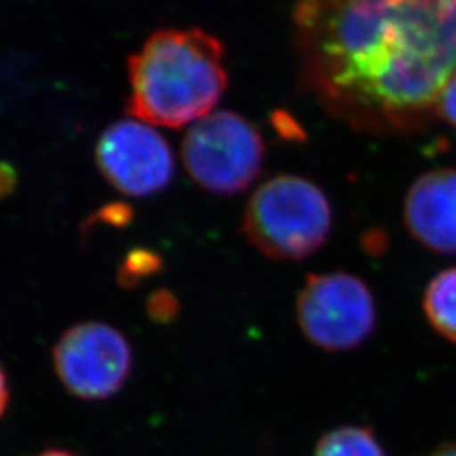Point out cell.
Returning a JSON list of instances; mask_svg holds the SVG:
<instances>
[{
	"label": "cell",
	"instance_id": "obj_12",
	"mask_svg": "<svg viewBox=\"0 0 456 456\" xmlns=\"http://www.w3.org/2000/svg\"><path fill=\"white\" fill-rule=\"evenodd\" d=\"M147 314L156 323H169L180 313V301L176 294L167 289H158L149 296L146 305Z\"/></svg>",
	"mask_w": 456,
	"mask_h": 456
},
{
	"label": "cell",
	"instance_id": "obj_1",
	"mask_svg": "<svg viewBox=\"0 0 456 456\" xmlns=\"http://www.w3.org/2000/svg\"><path fill=\"white\" fill-rule=\"evenodd\" d=\"M301 75L355 127L424 122L456 71V2H305L293 12Z\"/></svg>",
	"mask_w": 456,
	"mask_h": 456
},
{
	"label": "cell",
	"instance_id": "obj_10",
	"mask_svg": "<svg viewBox=\"0 0 456 456\" xmlns=\"http://www.w3.org/2000/svg\"><path fill=\"white\" fill-rule=\"evenodd\" d=\"M314 456H387V453L372 429L363 426H342L322 436Z\"/></svg>",
	"mask_w": 456,
	"mask_h": 456
},
{
	"label": "cell",
	"instance_id": "obj_18",
	"mask_svg": "<svg viewBox=\"0 0 456 456\" xmlns=\"http://www.w3.org/2000/svg\"><path fill=\"white\" fill-rule=\"evenodd\" d=\"M37 456H77L69 452H63V450H48V452H43L41 455Z\"/></svg>",
	"mask_w": 456,
	"mask_h": 456
},
{
	"label": "cell",
	"instance_id": "obj_6",
	"mask_svg": "<svg viewBox=\"0 0 456 456\" xmlns=\"http://www.w3.org/2000/svg\"><path fill=\"white\" fill-rule=\"evenodd\" d=\"M53 363L71 394L103 401L120 391L131 375V343L114 326L86 322L61 335L53 350Z\"/></svg>",
	"mask_w": 456,
	"mask_h": 456
},
{
	"label": "cell",
	"instance_id": "obj_15",
	"mask_svg": "<svg viewBox=\"0 0 456 456\" xmlns=\"http://www.w3.org/2000/svg\"><path fill=\"white\" fill-rule=\"evenodd\" d=\"M16 169L11 164L0 161V198L11 195L16 188Z\"/></svg>",
	"mask_w": 456,
	"mask_h": 456
},
{
	"label": "cell",
	"instance_id": "obj_8",
	"mask_svg": "<svg viewBox=\"0 0 456 456\" xmlns=\"http://www.w3.org/2000/svg\"><path fill=\"white\" fill-rule=\"evenodd\" d=\"M404 220L424 247L456 256V169L431 171L414 181L406 196Z\"/></svg>",
	"mask_w": 456,
	"mask_h": 456
},
{
	"label": "cell",
	"instance_id": "obj_13",
	"mask_svg": "<svg viewBox=\"0 0 456 456\" xmlns=\"http://www.w3.org/2000/svg\"><path fill=\"white\" fill-rule=\"evenodd\" d=\"M132 218H134V212L131 207L127 203L117 201V203H109L102 207L95 215H92L86 227H92L95 224H107L110 227L122 228L129 225Z\"/></svg>",
	"mask_w": 456,
	"mask_h": 456
},
{
	"label": "cell",
	"instance_id": "obj_4",
	"mask_svg": "<svg viewBox=\"0 0 456 456\" xmlns=\"http://www.w3.org/2000/svg\"><path fill=\"white\" fill-rule=\"evenodd\" d=\"M181 154L196 184L212 193L233 195L259 176L264 141L242 115L218 110L190 127Z\"/></svg>",
	"mask_w": 456,
	"mask_h": 456
},
{
	"label": "cell",
	"instance_id": "obj_9",
	"mask_svg": "<svg viewBox=\"0 0 456 456\" xmlns=\"http://www.w3.org/2000/svg\"><path fill=\"white\" fill-rule=\"evenodd\" d=\"M423 305L431 326L441 337L456 343V267L433 277L424 291Z\"/></svg>",
	"mask_w": 456,
	"mask_h": 456
},
{
	"label": "cell",
	"instance_id": "obj_14",
	"mask_svg": "<svg viewBox=\"0 0 456 456\" xmlns=\"http://www.w3.org/2000/svg\"><path fill=\"white\" fill-rule=\"evenodd\" d=\"M441 117L456 127V71L455 75L446 83V86L441 92L438 105H436Z\"/></svg>",
	"mask_w": 456,
	"mask_h": 456
},
{
	"label": "cell",
	"instance_id": "obj_3",
	"mask_svg": "<svg viewBox=\"0 0 456 456\" xmlns=\"http://www.w3.org/2000/svg\"><path fill=\"white\" fill-rule=\"evenodd\" d=\"M331 207L311 181L277 176L250 196L244 233L264 256L301 261L314 254L331 230Z\"/></svg>",
	"mask_w": 456,
	"mask_h": 456
},
{
	"label": "cell",
	"instance_id": "obj_7",
	"mask_svg": "<svg viewBox=\"0 0 456 456\" xmlns=\"http://www.w3.org/2000/svg\"><path fill=\"white\" fill-rule=\"evenodd\" d=\"M97 163L112 186L131 196L158 193L175 175V156L161 132L134 117L102 132Z\"/></svg>",
	"mask_w": 456,
	"mask_h": 456
},
{
	"label": "cell",
	"instance_id": "obj_17",
	"mask_svg": "<svg viewBox=\"0 0 456 456\" xmlns=\"http://www.w3.org/2000/svg\"><path fill=\"white\" fill-rule=\"evenodd\" d=\"M428 456H456V441L455 443L441 444L433 453H429Z\"/></svg>",
	"mask_w": 456,
	"mask_h": 456
},
{
	"label": "cell",
	"instance_id": "obj_16",
	"mask_svg": "<svg viewBox=\"0 0 456 456\" xmlns=\"http://www.w3.org/2000/svg\"><path fill=\"white\" fill-rule=\"evenodd\" d=\"M9 397H11V391H9L7 375L4 372V369L0 367V418L4 416L5 409L9 406Z\"/></svg>",
	"mask_w": 456,
	"mask_h": 456
},
{
	"label": "cell",
	"instance_id": "obj_11",
	"mask_svg": "<svg viewBox=\"0 0 456 456\" xmlns=\"http://www.w3.org/2000/svg\"><path fill=\"white\" fill-rule=\"evenodd\" d=\"M163 267V259L159 254L149 248H134L120 264L117 281L122 288H134L146 277L159 273Z\"/></svg>",
	"mask_w": 456,
	"mask_h": 456
},
{
	"label": "cell",
	"instance_id": "obj_2",
	"mask_svg": "<svg viewBox=\"0 0 456 456\" xmlns=\"http://www.w3.org/2000/svg\"><path fill=\"white\" fill-rule=\"evenodd\" d=\"M225 49L201 29H161L129 60V114L178 129L213 112L227 88Z\"/></svg>",
	"mask_w": 456,
	"mask_h": 456
},
{
	"label": "cell",
	"instance_id": "obj_5",
	"mask_svg": "<svg viewBox=\"0 0 456 456\" xmlns=\"http://www.w3.org/2000/svg\"><path fill=\"white\" fill-rule=\"evenodd\" d=\"M303 335L326 352H346L365 342L375 326L374 296L348 273L306 279L296 301Z\"/></svg>",
	"mask_w": 456,
	"mask_h": 456
}]
</instances>
